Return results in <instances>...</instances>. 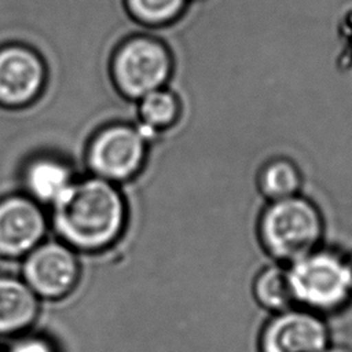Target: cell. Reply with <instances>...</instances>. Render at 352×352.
Here are the masks:
<instances>
[{"mask_svg":"<svg viewBox=\"0 0 352 352\" xmlns=\"http://www.w3.org/2000/svg\"><path fill=\"white\" fill-rule=\"evenodd\" d=\"M51 208L59 241L74 250H104L120 239L126 227L128 208L118 186L92 175L76 179Z\"/></svg>","mask_w":352,"mask_h":352,"instance_id":"obj_1","label":"cell"},{"mask_svg":"<svg viewBox=\"0 0 352 352\" xmlns=\"http://www.w3.org/2000/svg\"><path fill=\"white\" fill-rule=\"evenodd\" d=\"M324 230L320 208L302 194L267 202L256 221L260 248L274 263L285 265L320 248Z\"/></svg>","mask_w":352,"mask_h":352,"instance_id":"obj_2","label":"cell"},{"mask_svg":"<svg viewBox=\"0 0 352 352\" xmlns=\"http://www.w3.org/2000/svg\"><path fill=\"white\" fill-rule=\"evenodd\" d=\"M287 268L296 307L324 318L342 311L352 301V279L345 253L322 245Z\"/></svg>","mask_w":352,"mask_h":352,"instance_id":"obj_3","label":"cell"},{"mask_svg":"<svg viewBox=\"0 0 352 352\" xmlns=\"http://www.w3.org/2000/svg\"><path fill=\"white\" fill-rule=\"evenodd\" d=\"M173 70L166 45L148 34H135L114 51L110 74L122 98L138 103L146 95L165 88Z\"/></svg>","mask_w":352,"mask_h":352,"instance_id":"obj_4","label":"cell"},{"mask_svg":"<svg viewBox=\"0 0 352 352\" xmlns=\"http://www.w3.org/2000/svg\"><path fill=\"white\" fill-rule=\"evenodd\" d=\"M148 148L150 143L136 125L110 124L92 135L84 151V162L92 176L120 184L143 170Z\"/></svg>","mask_w":352,"mask_h":352,"instance_id":"obj_5","label":"cell"},{"mask_svg":"<svg viewBox=\"0 0 352 352\" xmlns=\"http://www.w3.org/2000/svg\"><path fill=\"white\" fill-rule=\"evenodd\" d=\"M81 265L73 248L62 241H43L23 257L22 279L40 300H60L77 286Z\"/></svg>","mask_w":352,"mask_h":352,"instance_id":"obj_6","label":"cell"},{"mask_svg":"<svg viewBox=\"0 0 352 352\" xmlns=\"http://www.w3.org/2000/svg\"><path fill=\"white\" fill-rule=\"evenodd\" d=\"M331 342L326 319L300 307L271 314L257 336L258 352H323Z\"/></svg>","mask_w":352,"mask_h":352,"instance_id":"obj_7","label":"cell"},{"mask_svg":"<svg viewBox=\"0 0 352 352\" xmlns=\"http://www.w3.org/2000/svg\"><path fill=\"white\" fill-rule=\"evenodd\" d=\"M45 81V65L34 50L16 43L0 47V107L18 110L33 104Z\"/></svg>","mask_w":352,"mask_h":352,"instance_id":"obj_8","label":"cell"},{"mask_svg":"<svg viewBox=\"0 0 352 352\" xmlns=\"http://www.w3.org/2000/svg\"><path fill=\"white\" fill-rule=\"evenodd\" d=\"M47 230L43 206L26 194L0 199V257L23 258L44 241Z\"/></svg>","mask_w":352,"mask_h":352,"instance_id":"obj_9","label":"cell"},{"mask_svg":"<svg viewBox=\"0 0 352 352\" xmlns=\"http://www.w3.org/2000/svg\"><path fill=\"white\" fill-rule=\"evenodd\" d=\"M74 182L70 162L55 154L40 153L28 157L22 168L25 194L41 206L55 205Z\"/></svg>","mask_w":352,"mask_h":352,"instance_id":"obj_10","label":"cell"},{"mask_svg":"<svg viewBox=\"0 0 352 352\" xmlns=\"http://www.w3.org/2000/svg\"><path fill=\"white\" fill-rule=\"evenodd\" d=\"M40 312V298L22 278L0 275V336L30 329Z\"/></svg>","mask_w":352,"mask_h":352,"instance_id":"obj_11","label":"cell"},{"mask_svg":"<svg viewBox=\"0 0 352 352\" xmlns=\"http://www.w3.org/2000/svg\"><path fill=\"white\" fill-rule=\"evenodd\" d=\"M250 292L256 304L270 314L296 307L289 268L285 264L272 263L260 268L252 279Z\"/></svg>","mask_w":352,"mask_h":352,"instance_id":"obj_12","label":"cell"},{"mask_svg":"<svg viewBox=\"0 0 352 352\" xmlns=\"http://www.w3.org/2000/svg\"><path fill=\"white\" fill-rule=\"evenodd\" d=\"M302 173L298 165L286 157H274L260 165L256 187L267 201H279L301 194Z\"/></svg>","mask_w":352,"mask_h":352,"instance_id":"obj_13","label":"cell"},{"mask_svg":"<svg viewBox=\"0 0 352 352\" xmlns=\"http://www.w3.org/2000/svg\"><path fill=\"white\" fill-rule=\"evenodd\" d=\"M138 118L160 135L172 128L180 118V102L168 88L157 89L138 103Z\"/></svg>","mask_w":352,"mask_h":352,"instance_id":"obj_14","label":"cell"},{"mask_svg":"<svg viewBox=\"0 0 352 352\" xmlns=\"http://www.w3.org/2000/svg\"><path fill=\"white\" fill-rule=\"evenodd\" d=\"M125 8L142 28H166L187 10L190 0H124Z\"/></svg>","mask_w":352,"mask_h":352,"instance_id":"obj_15","label":"cell"},{"mask_svg":"<svg viewBox=\"0 0 352 352\" xmlns=\"http://www.w3.org/2000/svg\"><path fill=\"white\" fill-rule=\"evenodd\" d=\"M8 352H56L54 345L43 337H23L19 338Z\"/></svg>","mask_w":352,"mask_h":352,"instance_id":"obj_16","label":"cell"},{"mask_svg":"<svg viewBox=\"0 0 352 352\" xmlns=\"http://www.w3.org/2000/svg\"><path fill=\"white\" fill-rule=\"evenodd\" d=\"M323 352H352V345L346 342H330Z\"/></svg>","mask_w":352,"mask_h":352,"instance_id":"obj_17","label":"cell"},{"mask_svg":"<svg viewBox=\"0 0 352 352\" xmlns=\"http://www.w3.org/2000/svg\"><path fill=\"white\" fill-rule=\"evenodd\" d=\"M346 258H348V265H349V272H351V279H352V252L346 253Z\"/></svg>","mask_w":352,"mask_h":352,"instance_id":"obj_18","label":"cell"},{"mask_svg":"<svg viewBox=\"0 0 352 352\" xmlns=\"http://www.w3.org/2000/svg\"><path fill=\"white\" fill-rule=\"evenodd\" d=\"M190 1H202V0H190Z\"/></svg>","mask_w":352,"mask_h":352,"instance_id":"obj_19","label":"cell"}]
</instances>
